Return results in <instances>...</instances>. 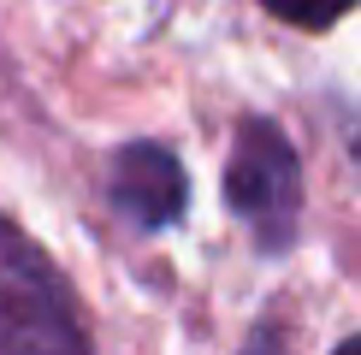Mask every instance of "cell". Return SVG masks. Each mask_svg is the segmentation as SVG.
<instances>
[{"mask_svg":"<svg viewBox=\"0 0 361 355\" xmlns=\"http://www.w3.org/2000/svg\"><path fill=\"white\" fill-rule=\"evenodd\" d=\"M24 349H89V332L54 261L0 213V355Z\"/></svg>","mask_w":361,"mask_h":355,"instance_id":"7a4b0ae2","label":"cell"},{"mask_svg":"<svg viewBox=\"0 0 361 355\" xmlns=\"http://www.w3.org/2000/svg\"><path fill=\"white\" fill-rule=\"evenodd\" d=\"M107 201L130 231H166L190 207V178H184L172 148L125 142L107 166Z\"/></svg>","mask_w":361,"mask_h":355,"instance_id":"3957f363","label":"cell"},{"mask_svg":"<svg viewBox=\"0 0 361 355\" xmlns=\"http://www.w3.org/2000/svg\"><path fill=\"white\" fill-rule=\"evenodd\" d=\"M225 207L249 225L261 255H284L302 219V160L273 118H243L225 160Z\"/></svg>","mask_w":361,"mask_h":355,"instance_id":"6da1fadb","label":"cell"},{"mask_svg":"<svg viewBox=\"0 0 361 355\" xmlns=\"http://www.w3.org/2000/svg\"><path fill=\"white\" fill-rule=\"evenodd\" d=\"M273 18H284V24H296V30H332L343 12H355L361 0H261Z\"/></svg>","mask_w":361,"mask_h":355,"instance_id":"277c9868","label":"cell"}]
</instances>
